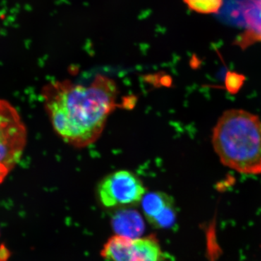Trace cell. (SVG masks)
<instances>
[{
    "instance_id": "4",
    "label": "cell",
    "mask_w": 261,
    "mask_h": 261,
    "mask_svg": "<svg viewBox=\"0 0 261 261\" xmlns=\"http://www.w3.org/2000/svg\"><path fill=\"white\" fill-rule=\"evenodd\" d=\"M27 130L16 109L0 99V164L11 171L23 154Z\"/></svg>"
},
{
    "instance_id": "7",
    "label": "cell",
    "mask_w": 261,
    "mask_h": 261,
    "mask_svg": "<svg viewBox=\"0 0 261 261\" xmlns=\"http://www.w3.org/2000/svg\"><path fill=\"white\" fill-rule=\"evenodd\" d=\"M230 14L250 29L254 36L252 41L261 40V0H237Z\"/></svg>"
},
{
    "instance_id": "5",
    "label": "cell",
    "mask_w": 261,
    "mask_h": 261,
    "mask_svg": "<svg viewBox=\"0 0 261 261\" xmlns=\"http://www.w3.org/2000/svg\"><path fill=\"white\" fill-rule=\"evenodd\" d=\"M102 255L108 261H160L162 252L154 239L116 235L105 245Z\"/></svg>"
},
{
    "instance_id": "3",
    "label": "cell",
    "mask_w": 261,
    "mask_h": 261,
    "mask_svg": "<svg viewBox=\"0 0 261 261\" xmlns=\"http://www.w3.org/2000/svg\"><path fill=\"white\" fill-rule=\"evenodd\" d=\"M145 193L140 178L135 173L123 170L108 175L97 187L99 202L109 208L138 205Z\"/></svg>"
},
{
    "instance_id": "1",
    "label": "cell",
    "mask_w": 261,
    "mask_h": 261,
    "mask_svg": "<svg viewBox=\"0 0 261 261\" xmlns=\"http://www.w3.org/2000/svg\"><path fill=\"white\" fill-rule=\"evenodd\" d=\"M118 87L105 75L89 86L58 81L42 89L44 107L53 128L67 143L84 147L102 135L108 117L117 107Z\"/></svg>"
},
{
    "instance_id": "11",
    "label": "cell",
    "mask_w": 261,
    "mask_h": 261,
    "mask_svg": "<svg viewBox=\"0 0 261 261\" xmlns=\"http://www.w3.org/2000/svg\"><path fill=\"white\" fill-rule=\"evenodd\" d=\"M10 170L4 165L0 164V185L4 181Z\"/></svg>"
},
{
    "instance_id": "6",
    "label": "cell",
    "mask_w": 261,
    "mask_h": 261,
    "mask_svg": "<svg viewBox=\"0 0 261 261\" xmlns=\"http://www.w3.org/2000/svg\"><path fill=\"white\" fill-rule=\"evenodd\" d=\"M141 204L146 219L154 227L168 228L176 222L174 201L168 194L162 192H146Z\"/></svg>"
},
{
    "instance_id": "9",
    "label": "cell",
    "mask_w": 261,
    "mask_h": 261,
    "mask_svg": "<svg viewBox=\"0 0 261 261\" xmlns=\"http://www.w3.org/2000/svg\"><path fill=\"white\" fill-rule=\"evenodd\" d=\"M187 6L194 11L200 13H214L219 11L223 0H184Z\"/></svg>"
},
{
    "instance_id": "2",
    "label": "cell",
    "mask_w": 261,
    "mask_h": 261,
    "mask_svg": "<svg viewBox=\"0 0 261 261\" xmlns=\"http://www.w3.org/2000/svg\"><path fill=\"white\" fill-rule=\"evenodd\" d=\"M215 152L224 166L247 175L261 174V120L240 109L225 111L213 130Z\"/></svg>"
},
{
    "instance_id": "8",
    "label": "cell",
    "mask_w": 261,
    "mask_h": 261,
    "mask_svg": "<svg viewBox=\"0 0 261 261\" xmlns=\"http://www.w3.org/2000/svg\"><path fill=\"white\" fill-rule=\"evenodd\" d=\"M113 227L119 236L137 239L145 229L143 220L137 211L122 210L112 219Z\"/></svg>"
},
{
    "instance_id": "10",
    "label": "cell",
    "mask_w": 261,
    "mask_h": 261,
    "mask_svg": "<svg viewBox=\"0 0 261 261\" xmlns=\"http://www.w3.org/2000/svg\"><path fill=\"white\" fill-rule=\"evenodd\" d=\"M245 82V76L234 72H228L226 76V88L229 93H238Z\"/></svg>"
}]
</instances>
